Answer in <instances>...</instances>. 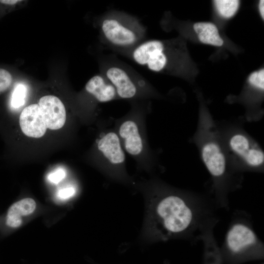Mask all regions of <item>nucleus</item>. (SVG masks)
Here are the masks:
<instances>
[{
    "label": "nucleus",
    "instance_id": "f257e3e1",
    "mask_svg": "<svg viewBox=\"0 0 264 264\" xmlns=\"http://www.w3.org/2000/svg\"><path fill=\"white\" fill-rule=\"evenodd\" d=\"M148 186L140 237L144 243L176 238L193 226L196 213L183 192L158 182Z\"/></svg>",
    "mask_w": 264,
    "mask_h": 264
},
{
    "label": "nucleus",
    "instance_id": "f03ea898",
    "mask_svg": "<svg viewBox=\"0 0 264 264\" xmlns=\"http://www.w3.org/2000/svg\"><path fill=\"white\" fill-rule=\"evenodd\" d=\"M192 142L211 176L216 193L223 196L235 185L234 173L229 164L217 123L207 110H200Z\"/></svg>",
    "mask_w": 264,
    "mask_h": 264
},
{
    "label": "nucleus",
    "instance_id": "7ed1b4c3",
    "mask_svg": "<svg viewBox=\"0 0 264 264\" xmlns=\"http://www.w3.org/2000/svg\"><path fill=\"white\" fill-rule=\"evenodd\" d=\"M217 125L232 171L263 172L264 152L259 143L239 124Z\"/></svg>",
    "mask_w": 264,
    "mask_h": 264
},
{
    "label": "nucleus",
    "instance_id": "20e7f679",
    "mask_svg": "<svg viewBox=\"0 0 264 264\" xmlns=\"http://www.w3.org/2000/svg\"><path fill=\"white\" fill-rule=\"evenodd\" d=\"M225 254L222 255L225 263L239 264L248 260L262 258V247L253 230L246 223H233L227 231Z\"/></svg>",
    "mask_w": 264,
    "mask_h": 264
},
{
    "label": "nucleus",
    "instance_id": "39448f33",
    "mask_svg": "<svg viewBox=\"0 0 264 264\" xmlns=\"http://www.w3.org/2000/svg\"><path fill=\"white\" fill-rule=\"evenodd\" d=\"M101 30L110 44L124 48L135 47L139 44L144 33L136 21L116 14H110L104 18Z\"/></svg>",
    "mask_w": 264,
    "mask_h": 264
},
{
    "label": "nucleus",
    "instance_id": "423d86ee",
    "mask_svg": "<svg viewBox=\"0 0 264 264\" xmlns=\"http://www.w3.org/2000/svg\"><path fill=\"white\" fill-rule=\"evenodd\" d=\"M97 148L103 159L104 172L116 179L129 181L125 168V152L117 133L109 131L101 133Z\"/></svg>",
    "mask_w": 264,
    "mask_h": 264
},
{
    "label": "nucleus",
    "instance_id": "0eeeda50",
    "mask_svg": "<svg viewBox=\"0 0 264 264\" xmlns=\"http://www.w3.org/2000/svg\"><path fill=\"white\" fill-rule=\"evenodd\" d=\"M117 133L125 151L135 159L152 160L144 130L138 118L126 117L118 124Z\"/></svg>",
    "mask_w": 264,
    "mask_h": 264
},
{
    "label": "nucleus",
    "instance_id": "6e6552de",
    "mask_svg": "<svg viewBox=\"0 0 264 264\" xmlns=\"http://www.w3.org/2000/svg\"><path fill=\"white\" fill-rule=\"evenodd\" d=\"M38 105L47 128L56 130L64 126L66 111L59 98L54 95L44 96L40 99Z\"/></svg>",
    "mask_w": 264,
    "mask_h": 264
},
{
    "label": "nucleus",
    "instance_id": "1a4fd4ad",
    "mask_svg": "<svg viewBox=\"0 0 264 264\" xmlns=\"http://www.w3.org/2000/svg\"><path fill=\"white\" fill-rule=\"evenodd\" d=\"M104 76L114 86L117 97L131 99L138 93V87L132 77L124 69L111 66L105 71Z\"/></svg>",
    "mask_w": 264,
    "mask_h": 264
},
{
    "label": "nucleus",
    "instance_id": "9d476101",
    "mask_svg": "<svg viewBox=\"0 0 264 264\" xmlns=\"http://www.w3.org/2000/svg\"><path fill=\"white\" fill-rule=\"evenodd\" d=\"M37 204L32 198L20 199L12 204L8 208L2 221L4 231L8 232L21 226L23 218L31 215L36 210Z\"/></svg>",
    "mask_w": 264,
    "mask_h": 264
},
{
    "label": "nucleus",
    "instance_id": "9b49d317",
    "mask_svg": "<svg viewBox=\"0 0 264 264\" xmlns=\"http://www.w3.org/2000/svg\"><path fill=\"white\" fill-rule=\"evenodd\" d=\"M19 123L23 133L31 137H42L47 129L37 104L29 105L22 110L20 116Z\"/></svg>",
    "mask_w": 264,
    "mask_h": 264
},
{
    "label": "nucleus",
    "instance_id": "f8f14e48",
    "mask_svg": "<svg viewBox=\"0 0 264 264\" xmlns=\"http://www.w3.org/2000/svg\"><path fill=\"white\" fill-rule=\"evenodd\" d=\"M85 89L100 103L108 102L117 97L114 86L104 75L93 76L87 83Z\"/></svg>",
    "mask_w": 264,
    "mask_h": 264
},
{
    "label": "nucleus",
    "instance_id": "ddd939ff",
    "mask_svg": "<svg viewBox=\"0 0 264 264\" xmlns=\"http://www.w3.org/2000/svg\"><path fill=\"white\" fill-rule=\"evenodd\" d=\"M194 29L202 43L216 46L223 44V41L215 24L210 22H197L194 25Z\"/></svg>",
    "mask_w": 264,
    "mask_h": 264
},
{
    "label": "nucleus",
    "instance_id": "4468645a",
    "mask_svg": "<svg viewBox=\"0 0 264 264\" xmlns=\"http://www.w3.org/2000/svg\"><path fill=\"white\" fill-rule=\"evenodd\" d=\"M203 264H224V261L218 245L209 233H205Z\"/></svg>",
    "mask_w": 264,
    "mask_h": 264
},
{
    "label": "nucleus",
    "instance_id": "2eb2a0df",
    "mask_svg": "<svg viewBox=\"0 0 264 264\" xmlns=\"http://www.w3.org/2000/svg\"><path fill=\"white\" fill-rule=\"evenodd\" d=\"M219 13L225 18L233 16L239 7V1L237 0H217L215 1Z\"/></svg>",
    "mask_w": 264,
    "mask_h": 264
},
{
    "label": "nucleus",
    "instance_id": "dca6fc26",
    "mask_svg": "<svg viewBox=\"0 0 264 264\" xmlns=\"http://www.w3.org/2000/svg\"><path fill=\"white\" fill-rule=\"evenodd\" d=\"M27 88L22 84H17L14 88L11 98V105L14 109L22 107L25 103Z\"/></svg>",
    "mask_w": 264,
    "mask_h": 264
},
{
    "label": "nucleus",
    "instance_id": "f3484780",
    "mask_svg": "<svg viewBox=\"0 0 264 264\" xmlns=\"http://www.w3.org/2000/svg\"><path fill=\"white\" fill-rule=\"evenodd\" d=\"M13 76L6 68L0 67V93L4 92L11 85Z\"/></svg>",
    "mask_w": 264,
    "mask_h": 264
},
{
    "label": "nucleus",
    "instance_id": "a211bd4d",
    "mask_svg": "<svg viewBox=\"0 0 264 264\" xmlns=\"http://www.w3.org/2000/svg\"><path fill=\"white\" fill-rule=\"evenodd\" d=\"M76 193V188L68 185L59 190L56 194L57 198L61 201H66L72 198Z\"/></svg>",
    "mask_w": 264,
    "mask_h": 264
},
{
    "label": "nucleus",
    "instance_id": "6ab92c4d",
    "mask_svg": "<svg viewBox=\"0 0 264 264\" xmlns=\"http://www.w3.org/2000/svg\"><path fill=\"white\" fill-rule=\"evenodd\" d=\"M249 82L251 85L262 90L264 89V70L252 73L249 77Z\"/></svg>",
    "mask_w": 264,
    "mask_h": 264
},
{
    "label": "nucleus",
    "instance_id": "aec40b11",
    "mask_svg": "<svg viewBox=\"0 0 264 264\" xmlns=\"http://www.w3.org/2000/svg\"><path fill=\"white\" fill-rule=\"evenodd\" d=\"M66 176V172L65 169L58 168L48 174L47 179L50 183L57 184L65 178Z\"/></svg>",
    "mask_w": 264,
    "mask_h": 264
},
{
    "label": "nucleus",
    "instance_id": "412c9836",
    "mask_svg": "<svg viewBox=\"0 0 264 264\" xmlns=\"http://www.w3.org/2000/svg\"><path fill=\"white\" fill-rule=\"evenodd\" d=\"M1 1L5 4L11 5H14L18 2L21 1V0H1Z\"/></svg>",
    "mask_w": 264,
    "mask_h": 264
},
{
    "label": "nucleus",
    "instance_id": "4be33fe9",
    "mask_svg": "<svg viewBox=\"0 0 264 264\" xmlns=\"http://www.w3.org/2000/svg\"><path fill=\"white\" fill-rule=\"evenodd\" d=\"M259 9L263 19L264 18V1L263 0H260L259 3Z\"/></svg>",
    "mask_w": 264,
    "mask_h": 264
},
{
    "label": "nucleus",
    "instance_id": "5701e85b",
    "mask_svg": "<svg viewBox=\"0 0 264 264\" xmlns=\"http://www.w3.org/2000/svg\"></svg>",
    "mask_w": 264,
    "mask_h": 264
}]
</instances>
